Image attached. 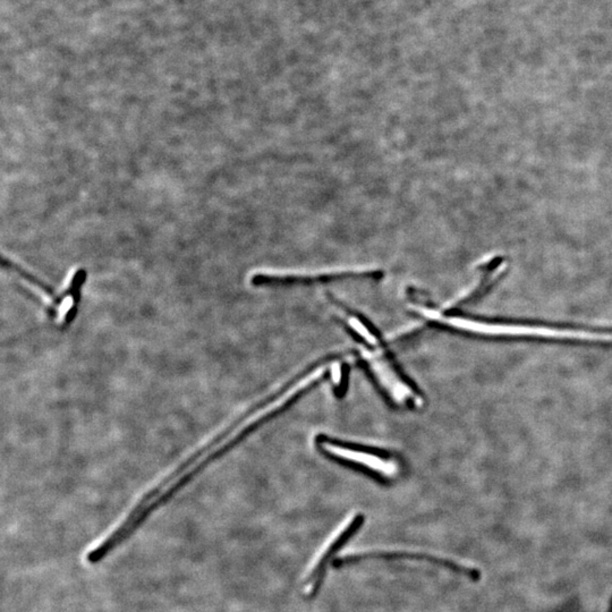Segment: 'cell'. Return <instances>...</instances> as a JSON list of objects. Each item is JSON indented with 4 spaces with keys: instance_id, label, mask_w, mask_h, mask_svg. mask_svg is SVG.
Instances as JSON below:
<instances>
[{
    "instance_id": "1",
    "label": "cell",
    "mask_w": 612,
    "mask_h": 612,
    "mask_svg": "<svg viewBox=\"0 0 612 612\" xmlns=\"http://www.w3.org/2000/svg\"><path fill=\"white\" fill-rule=\"evenodd\" d=\"M353 332L368 347L362 352V359L390 400L398 405L420 404V396L400 373L390 354L383 348V342L378 338L377 331L373 330L364 320L355 325Z\"/></svg>"
},
{
    "instance_id": "2",
    "label": "cell",
    "mask_w": 612,
    "mask_h": 612,
    "mask_svg": "<svg viewBox=\"0 0 612 612\" xmlns=\"http://www.w3.org/2000/svg\"><path fill=\"white\" fill-rule=\"evenodd\" d=\"M316 443L320 450L329 455L335 460L344 463L356 466L368 474L373 475L380 481H389L394 477L398 471V463L396 460L381 452L366 450L364 448H357L355 445H347L337 443L328 437L316 438Z\"/></svg>"
},
{
    "instance_id": "3",
    "label": "cell",
    "mask_w": 612,
    "mask_h": 612,
    "mask_svg": "<svg viewBox=\"0 0 612 612\" xmlns=\"http://www.w3.org/2000/svg\"><path fill=\"white\" fill-rule=\"evenodd\" d=\"M385 271L380 269L319 273L256 272L251 276L250 282L254 287H291V286H308V284L342 282L349 279L381 280L385 278Z\"/></svg>"
},
{
    "instance_id": "4",
    "label": "cell",
    "mask_w": 612,
    "mask_h": 612,
    "mask_svg": "<svg viewBox=\"0 0 612 612\" xmlns=\"http://www.w3.org/2000/svg\"><path fill=\"white\" fill-rule=\"evenodd\" d=\"M368 560H383V561H398V560H411V561H422V563H432L437 565L441 568L448 569L450 572H456L458 575L465 576L472 582H480L482 578V572L477 568L473 567L465 566L457 561L445 559L439 556L431 555V553H424V552H409V551H366L359 552V553H351L346 555L344 557L335 558L331 565L335 569L342 568V567L351 566L355 563H362V561Z\"/></svg>"
},
{
    "instance_id": "5",
    "label": "cell",
    "mask_w": 612,
    "mask_h": 612,
    "mask_svg": "<svg viewBox=\"0 0 612 612\" xmlns=\"http://www.w3.org/2000/svg\"><path fill=\"white\" fill-rule=\"evenodd\" d=\"M364 523V515H354L353 517L348 520V523L340 529V532L332 539V541L327 546V549L320 556L319 560L316 561L313 568H312L308 577H306V581H305V583L308 584V585L311 584V589L308 593V599L312 600V599L316 598V595L319 594L322 584L325 582V574H327L329 563H332L337 553L351 541L353 536H355L359 533V529H362Z\"/></svg>"
},
{
    "instance_id": "6",
    "label": "cell",
    "mask_w": 612,
    "mask_h": 612,
    "mask_svg": "<svg viewBox=\"0 0 612 612\" xmlns=\"http://www.w3.org/2000/svg\"><path fill=\"white\" fill-rule=\"evenodd\" d=\"M3 265L4 268H6L8 270L18 273L20 278H23L26 282L39 288L42 293L46 294L47 296L49 297L52 304L47 306L46 311L52 319H55L56 316H57V308L63 304L64 299H68V297L72 299L76 294L83 292L84 284H85L88 280V271L83 269V268H80V269L75 271L66 289L63 293L58 294L56 293L55 289L50 284H46L44 280L37 278L35 275H32L31 272L26 271L25 269L16 265L14 262L7 259V258H4Z\"/></svg>"
}]
</instances>
